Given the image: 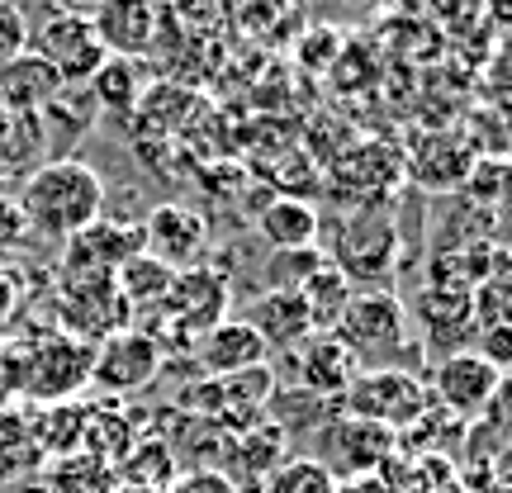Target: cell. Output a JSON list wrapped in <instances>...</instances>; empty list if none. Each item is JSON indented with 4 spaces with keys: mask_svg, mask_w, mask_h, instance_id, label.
I'll return each mask as SVG.
<instances>
[{
    "mask_svg": "<svg viewBox=\"0 0 512 493\" xmlns=\"http://www.w3.org/2000/svg\"><path fill=\"white\" fill-rule=\"evenodd\" d=\"M29 48V19L19 10V0H0V67Z\"/></svg>",
    "mask_w": 512,
    "mask_h": 493,
    "instance_id": "27",
    "label": "cell"
},
{
    "mask_svg": "<svg viewBox=\"0 0 512 493\" xmlns=\"http://www.w3.org/2000/svg\"><path fill=\"white\" fill-rule=\"evenodd\" d=\"M29 48H34L48 67H53L67 86H81V81H91L100 72V62H105V43L95 34L91 15H81V10H62V15H48L38 24V34H29Z\"/></svg>",
    "mask_w": 512,
    "mask_h": 493,
    "instance_id": "6",
    "label": "cell"
},
{
    "mask_svg": "<svg viewBox=\"0 0 512 493\" xmlns=\"http://www.w3.org/2000/svg\"><path fill=\"white\" fill-rule=\"evenodd\" d=\"M418 318L422 328H427V337H432V347H441L446 356H456V351H465V342H475V313H470V294L465 290H441V285H432V290L418 299Z\"/></svg>",
    "mask_w": 512,
    "mask_h": 493,
    "instance_id": "15",
    "label": "cell"
},
{
    "mask_svg": "<svg viewBox=\"0 0 512 493\" xmlns=\"http://www.w3.org/2000/svg\"><path fill=\"white\" fill-rule=\"evenodd\" d=\"M465 195L479 204H494L498 200V185H503V162L498 157H475V166L465 171Z\"/></svg>",
    "mask_w": 512,
    "mask_h": 493,
    "instance_id": "28",
    "label": "cell"
},
{
    "mask_svg": "<svg viewBox=\"0 0 512 493\" xmlns=\"http://www.w3.org/2000/svg\"><path fill=\"white\" fill-rule=\"evenodd\" d=\"M95 34L105 43V53L110 57H143L152 48V38H157V10H152V0H100L95 5Z\"/></svg>",
    "mask_w": 512,
    "mask_h": 493,
    "instance_id": "12",
    "label": "cell"
},
{
    "mask_svg": "<svg viewBox=\"0 0 512 493\" xmlns=\"http://www.w3.org/2000/svg\"><path fill=\"white\" fill-rule=\"evenodd\" d=\"M166 493H242V489L223 475V470H190V475L171 479V489Z\"/></svg>",
    "mask_w": 512,
    "mask_h": 493,
    "instance_id": "29",
    "label": "cell"
},
{
    "mask_svg": "<svg viewBox=\"0 0 512 493\" xmlns=\"http://www.w3.org/2000/svg\"><path fill=\"white\" fill-rule=\"evenodd\" d=\"M328 261L351 280V290H384L389 275L399 271V219H394V200L351 209L347 223L332 238Z\"/></svg>",
    "mask_w": 512,
    "mask_h": 493,
    "instance_id": "2",
    "label": "cell"
},
{
    "mask_svg": "<svg viewBox=\"0 0 512 493\" xmlns=\"http://www.w3.org/2000/svg\"><path fill=\"white\" fill-rule=\"evenodd\" d=\"M5 493H53L43 479H24V484H15V489H5Z\"/></svg>",
    "mask_w": 512,
    "mask_h": 493,
    "instance_id": "30",
    "label": "cell"
},
{
    "mask_svg": "<svg viewBox=\"0 0 512 493\" xmlns=\"http://www.w3.org/2000/svg\"><path fill=\"white\" fill-rule=\"evenodd\" d=\"M223 456L233 465V484L238 479H252V484H266L275 465H285V432L275 422H252L247 432H233L223 437Z\"/></svg>",
    "mask_w": 512,
    "mask_h": 493,
    "instance_id": "16",
    "label": "cell"
},
{
    "mask_svg": "<svg viewBox=\"0 0 512 493\" xmlns=\"http://www.w3.org/2000/svg\"><path fill=\"white\" fill-rule=\"evenodd\" d=\"M337 408L351 413V418L380 422V427H389V432L399 437V427H413V422L427 418L432 394H427V384H422L413 370L384 366V370H361Z\"/></svg>",
    "mask_w": 512,
    "mask_h": 493,
    "instance_id": "4",
    "label": "cell"
},
{
    "mask_svg": "<svg viewBox=\"0 0 512 493\" xmlns=\"http://www.w3.org/2000/svg\"><path fill=\"white\" fill-rule=\"evenodd\" d=\"M157 370H162V342L147 328L110 332V337H100V351L91 356V384L100 394H114V399L152 384Z\"/></svg>",
    "mask_w": 512,
    "mask_h": 493,
    "instance_id": "8",
    "label": "cell"
},
{
    "mask_svg": "<svg viewBox=\"0 0 512 493\" xmlns=\"http://www.w3.org/2000/svg\"><path fill=\"white\" fill-rule=\"evenodd\" d=\"M351 280L332 261H323L318 271L304 280V290H299V299H304V313H309L313 332H332L337 328V318H342V309L351 304Z\"/></svg>",
    "mask_w": 512,
    "mask_h": 493,
    "instance_id": "21",
    "label": "cell"
},
{
    "mask_svg": "<svg viewBox=\"0 0 512 493\" xmlns=\"http://www.w3.org/2000/svg\"><path fill=\"white\" fill-rule=\"evenodd\" d=\"M503 389V370L489 366L479 351H456V356H441L432 370V399H441L456 418H484L498 403Z\"/></svg>",
    "mask_w": 512,
    "mask_h": 493,
    "instance_id": "9",
    "label": "cell"
},
{
    "mask_svg": "<svg viewBox=\"0 0 512 493\" xmlns=\"http://www.w3.org/2000/svg\"><path fill=\"white\" fill-rule=\"evenodd\" d=\"M247 323L256 328V337L266 347H299L313 337V323L304 313V299L299 294H285V290H266L261 299L252 304Z\"/></svg>",
    "mask_w": 512,
    "mask_h": 493,
    "instance_id": "18",
    "label": "cell"
},
{
    "mask_svg": "<svg viewBox=\"0 0 512 493\" xmlns=\"http://www.w3.org/2000/svg\"><path fill=\"white\" fill-rule=\"evenodd\" d=\"M53 493H114V465L100 456H67L48 479Z\"/></svg>",
    "mask_w": 512,
    "mask_h": 493,
    "instance_id": "24",
    "label": "cell"
},
{
    "mask_svg": "<svg viewBox=\"0 0 512 493\" xmlns=\"http://www.w3.org/2000/svg\"><path fill=\"white\" fill-rule=\"evenodd\" d=\"M62 91H67V81H62L34 48H24L19 57H10V62L0 67V110H10V114L48 110Z\"/></svg>",
    "mask_w": 512,
    "mask_h": 493,
    "instance_id": "13",
    "label": "cell"
},
{
    "mask_svg": "<svg viewBox=\"0 0 512 493\" xmlns=\"http://www.w3.org/2000/svg\"><path fill=\"white\" fill-rule=\"evenodd\" d=\"M114 493H166V489H128V484H114Z\"/></svg>",
    "mask_w": 512,
    "mask_h": 493,
    "instance_id": "31",
    "label": "cell"
},
{
    "mask_svg": "<svg viewBox=\"0 0 512 493\" xmlns=\"http://www.w3.org/2000/svg\"><path fill=\"white\" fill-rule=\"evenodd\" d=\"M337 181L361 185V190L370 195L366 204H389L394 200V185L403 181V157L384 143H361L347 162L337 166Z\"/></svg>",
    "mask_w": 512,
    "mask_h": 493,
    "instance_id": "19",
    "label": "cell"
},
{
    "mask_svg": "<svg viewBox=\"0 0 512 493\" xmlns=\"http://www.w3.org/2000/svg\"><path fill=\"white\" fill-rule=\"evenodd\" d=\"M171 280H176L171 266H162L157 256L138 252L133 261H124L114 271V294L124 299L128 313H157L166 304V294H171Z\"/></svg>",
    "mask_w": 512,
    "mask_h": 493,
    "instance_id": "20",
    "label": "cell"
},
{
    "mask_svg": "<svg viewBox=\"0 0 512 493\" xmlns=\"http://www.w3.org/2000/svg\"><path fill=\"white\" fill-rule=\"evenodd\" d=\"M86 86H91L95 105H100V110H114V114H128L133 105H138V95H143V86H138V67H133L128 57H105L100 72H95Z\"/></svg>",
    "mask_w": 512,
    "mask_h": 493,
    "instance_id": "23",
    "label": "cell"
},
{
    "mask_svg": "<svg viewBox=\"0 0 512 493\" xmlns=\"http://www.w3.org/2000/svg\"><path fill=\"white\" fill-rule=\"evenodd\" d=\"M157 313L166 318V328L152 332L157 342L166 332L176 342H200L204 332L223 323V313H228V275L219 266H185V271H176L171 294H166V304Z\"/></svg>",
    "mask_w": 512,
    "mask_h": 493,
    "instance_id": "5",
    "label": "cell"
},
{
    "mask_svg": "<svg viewBox=\"0 0 512 493\" xmlns=\"http://www.w3.org/2000/svg\"><path fill=\"white\" fill-rule=\"evenodd\" d=\"M394 432L380 427V422H366V418H351V413H332L323 427H318V465L328 470L332 479H361L380 465L389 451H394Z\"/></svg>",
    "mask_w": 512,
    "mask_h": 493,
    "instance_id": "7",
    "label": "cell"
},
{
    "mask_svg": "<svg viewBox=\"0 0 512 493\" xmlns=\"http://www.w3.org/2000/svg\"><path fill=\"white\" fill-rule=\"evenodd\" d=\"M204 242H209V223H204V214L185 209V204H157L143 223V252L157 256L171 271L195 266Z\"/></svg>",
    "mask_w": 512,
    "mask_h": 493,
    "instance_id": "10",
    "label": "cell"
},
{
    "mask_svg": "<svg viewBox=\"0 0 512 493\" xmlns=\"http://www.w3.org/2000/svg\"><path fill=\"white\" fill-rule=\"evenodd\" d=\"M271 347L256 337V328L247 318H223L200 337V366L209 370V380H223V375H238V370L266 366Z\"/></svg>",
    "mask_w": 512,
    "mask_h": 493,
    "instance_id": "14",
    "label": "cell"
},
{
    "mask_svg": "<svg viewBox=\"0 0 512 493\" xmlns=\"http://www.w3.org/2000/svg\"><path fill=\"white\" fill-rule=\"evenodd\" d=\"M100 209H105V181H100L95 166L76 162V157H57V162L38 166L24 185V204H19V214L34 223L38 233L62 242L86 233L100 219Z\"/></svg>",
    "mask_w": 512,
    "mask_h": 493,
    "instance_id": "1",
    "label": "cell"
},
{
    "mask_svg": "<svg viewBox=\"0 0 512 493\" xmlns=\"http://www.w3.org/2000/svg\"><path fill=\"white\" fill-rule=\"evenodd\" d=\"M294 370H299V389H304V394H313V399H328V403H342V394L351 389V380L361 375L356 356H351V351L342 347L332 332H313L309 342L299 347Z\"/></svg>",
    "mask_w": 512,
    "mask_h": 493,
    "instance_id": "11",
    "label": "cell"
},
{
    "mask_svg": "<svg viewBox=\"0 0 512 493\" xmlns=\"http://www.w3.org/2000/svg\"><path fill=\"white\" fill-rule=\"evenodd\" d=\"M337 489L342 484L313 456H294L285 465H275L271 475H266V484H261V493H337Z\"/></svg>",
    "mask_w": 512,
    "mask_h": 493,
    "instance_id": "25",
    "label": "cell"
},
{
    "mask_svg": "<svg viewBox=\"0 0 512 493\" xmlns=\"http://www.w3.org/2000/svg\"><path fill=\"white\" fill-rule=\"evenodd\" d=\"M124 456H133L124 470H114V484H128V489H171L176 479V460H171V446L162 437L133 441Z\"/></svg>",
    "mask_w": 512,
    "mask_h": 493,
    "instance_id": "22",
    "label": "cell"
},
{
    "mask_svg": "<svg viewBox=\"0 0 512 493\" xmlns=\"http://www.w3.org/2000/svg\"><path fill=\"white\" fill-rule=\"evenodd\" d=\"M332 337L356 356L361 370L399 366L403 347H408V309L394 290H356Z\"/></svg>",
    "mask_w": 512,
    "mask_h": 493,
    "instance_id": "3",
    "label": "cell"
},
{
    "mask_svg": "<svg viewBox=\"0 0 512 493\" xmlns=\"http://www.w3.org/2000/svg\"><path fill=\"white\" fill-rule=\"evenodd\" d=\"M323 261H328V256L318 252V247H285V252H271V261H266V285H271V290H285V294H299L304 280H309Z\"/></svg>",
    "mask_w": 512,
    "mask_h": 493,
    "instance_id": "26",
    "label": "cell"
},
{
    "mask_svg": "<svg viewBox=\"0 0 512 493\" xmlns=\"http://www.w3.org/2000/svg\"><path fill=\"white\" fill-rule=\"evenodd\" d=\"M256 233L271 242V252H285V247H313L323 223H318V209L299 195H275L271 204H261L256 214Z\"/></svg>",
    "mask_w": 512,
    "mask_h": 493,
    "instance_id": "17",
    "label": "cell"
}]
</instances>
